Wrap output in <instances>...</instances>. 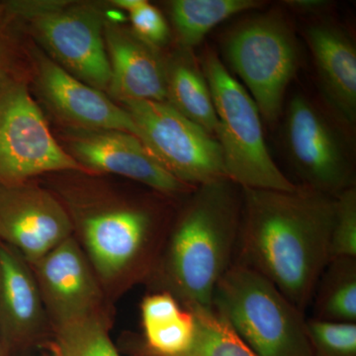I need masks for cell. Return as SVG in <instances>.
Masks as SVG:
<instances>
[{"label":"cell","mask_w":356,"mask_h":356,"mask_svg":"<svg viewBox=\"0 0 356 356\" xmlns=\"http://www.w3.org/2000/svg\"><path fill=\"white\" fill-rule=\"evenodd\" d=\"M241 191L234 262L261 274L305 313L330 261L334 197L304 186Z\"/></svg>","instance_id":"obj_1"},{"label":"cell","mask_w":356,"mask_h":356,"mask_svg":"<svg viewBox=\"0 0 356 356\" xmlns=\"http://www.w3.org/2000/svg\"><path fill=\"white\" fill-rule=\"evenodd\" d=\"M191 195L156 262L159 280L184 308L213 309L215 288L235 261L242 191L222 179Z\"/></svg>","instance_id":"obj_2"},{"label":"cell","mask_w":356,"mask_h":356,"mask_svg":"<svg viewBox=\"0 0 356 356\" xmlns=\"http://www.w3.org/2000/svg\"><path fill=\"white\" fill-rule=\"evenodd\" d=\"M201 67L209 86L227 177L240 188L294 191L298 188L274 163L267 149L261 115L245 86L214 51L206 48Z\"/></svg>","instance_id":"obj_3"},{"label":"cell","mask_w":356,"mask_h":356,"mask_svg":"<svg viewBox=\"0 0 356 356\" xmlns=\"http://www.w3.org/2000/svg\"><path fill=\"white\" fill-rule=\"evenodd\" d=\"M212 306L257 356H313L305 313L247 266L232 264Z\"/></svg>","instance_id":"obj_4"},{"label":"cell","mask_w":356,"mask_h":356,"mask_svg":"<svg viewBox=\"0 0 356 356\" xmlns=\"http://www.w3.org/2000/svg\"><path fill=\"white\" fill-rule=\"evenodd\" d=\"M222 47L261 118L270 125L276 123L299 67V47L291 26L280 13L259 14L236 25Z\"/></svg>","instance_id":"obj_5"},{"label":"cell","mask_w":356,"mask_h":356,"mask_svg":"<svg viewBox=\"0 0 356 356\" xmlns=\"http://www.w3.org/2000/svg\"><path fill=\"white\" fill-rule=\"evenodd\" d=\"M140 140L173 177L196 187L228 179L216 138L168 102H124Z\"/></svg>","instance_id":"obj_6"},{"label":"cell","mask_w":356,"mask_h":356,"mask_svg":"<svg viewBox=\"0 0 356 356\" xmlns=\"http://www.w3.org/2000/svg\"><path fill=\"white\" fill-rule=\"evenodd\" d=\"M51 135L23 84H0V184H18L44 172L84 170Z\"/></svg>","instance_id":"obj_7"},{"label":"cell","mask_w":356,"mask_h":356,"mask_svg":"<svg viewBox=\"0 0 356 356\" xmlns=\"http://www.w3.org/2000/svg\"><path fill=\"white\" fill-rule=\"evenodd\" d=\"M284 140L288 156L304 187L336 197L355 186L343 140L304 95H295L288 104Z\"/></svg>","instance_id":"obj_8"},{"label":"cell","mask_w":356,"mask_h":356,"mask_svg":"<svg viewBox=\"0 0 356 356\" xmlns=\"http://www.w3.org/2000/svg\"><path fill=\"white\" fill-rule=\"evenodd\" d=\"M83 238L91 262L103 278L125 273L142 275L153 266L158 221L145 206H127L88 217Z\"/></svg>","instance_id":"obj_9"},{"label":"cell","mask_w":356,"mask_h":356,"mask_svg":"<svg viewBox=\"0 0 356 356\" xmlns=\"http://www.w3.org/2000/svg\"><path fill=\"white\" fill-rule=\"evenodd\" d=\"M72 224L48 191L18 184H0V242L33 264L70 238Z\"/></svg>","instance_id":"obj_10"},{"label":"cell","mask_w":356,"mask_h":356,"mask_svg":"<svg viewBox=\"0 0 356 356\" xmlns=\"http://www.w3.org/2000/svg\"><path fill=\"white\" fill-rule=\"evenodd\" d=\"M42 43L60 67L98 90L109 88L111 67L103 21L95 7H67L34 20Z\"/></svg>","instance_id":"obj_11"},{"label":"cell","mask_w":356,"mask_h":356,"mask_svg":"<svg viewBox=\"0 0 356 356\" xmlns=\"http://www.w3.org/2000/svg\"><path fill=\"white\" fill-rule=\"evenodd\" d=\"M33 266L44 309L56 327L97 313V281L72 236Z\"/></svg>","instance_id":"obj_12"},{"label":"cell","mask_w":356,"mask_h":356,"mask_svg":"<svg viewBox=\"0 0 356 356\" xmlns=\"http://www.w3.org/2000/svg\"><path fill=\"white\" fill-rule=\"evenodd\" d=\"M72 149L84 168L130 178L166 195L191 193L194 189L173 177L132 134L93 130L74 138Z\"/></svg>","instance_id":"obj_13"},{"label":"cell","mask_w":356,"mask_h":356,"mask_svg":"<svg viewBox=\"0 0 356 356\" xmlns=\"http://www.w3.org/2000/svg\"><path fill=\"white\" fill-rule=\"evenodd\" d=\"M38 81L44 99L65 120L91 130L120 131L142 138L124 107L44 56L38 60Z\"/></svg>","instance_id":"obj_14"},{"label":"cell","mask_w":356,"mask_h":356,"mask_svg":"<svg viewBox=\"0 0 356 356\" xmlns=\"http://www.w3.org/2000/svg\"><path fill=\"white\" fill-rule=\"evenodd\" d=\"M104 40L111 67V95L121 102H166V62L158 48L113 24L104 25Z\"/></svg>","instance_id":"obj_15"},{"label":"cell","mask_w":356,"mask_h":356,"mask_svg":"<svg viewBox=\"0 0 356 356\" xmlns=\"http://www.w3.org/2000/svg\"><path fill=\"white\" fill-rule=\"evenodd\" d=\"M46 318L36 278L25 259L0 242V341L3 350L38 339Z\"/></svg>","instance_id":"obj_16"},{"label":"cell","mask_w":356,"mask_h":356,"mask_svg":"<svg viewBox=\"0 0 356 356\" xmlns=\"http://www.w3.org/2000/svg\"><path fill=\"white\" fill-rule=\"evenodd\" d=\"M305 38L327 104L346 124L356 122V49L348 33L336 23L308 26Z\"/></svg>","instance_id":"obj_17"},{"label":"cell","mask_w":356,"mask_h":356,"mask_svg":"<svg viewBox=\"0 0 356 356\" xmlns=\"http://www.w3.org/2000/svg\"><path fill=\"white\" fill-rule=\"evenodd\" d=\"M182 48V47H181ZM166 102L215 137L217 116L207 79L191 50L166 63Z\"/></svg>","instance_id":"obj_18"},{"label":"cell","mask_w":356,"mask_h":356,"mask_svg":"<svg viewBox=\"0 0 356 356\" xmlns=\"http://www.w3.org/2000/svg\"><path fill=\"white\" fill-rule=\"evenodd\" d=\"M314 320L356 323V257L327 262L312 297Z\"/></svg>","instance_id":"obj_19"},{"label":"cell","mask_w":356,"mask_h":356,"mask_svg":"<svg viewBox=\"0 0 356 356\" xmlns=\"http://www.w3.org/2000/svg\"><path fill=\"white\" fill-rule=\"evenodd\" d=\"M262 6L257 0H175L170 2V13L180 46L192 50L217 25Z\"/></svg>","instance_id":"obj_20"},{"label":"cell","mask_w":356,"mask_h":356,"mask_svg":"<svg viewBox=\"0 0 356 356\" xmlns=\"http://www.w3.org/2000/svg\"><path fill=\"white\" fill-rule=\"evenodd\" d=\"M195 318L189 350L179 356H257L214 309H188Z\"/></svg>","instance_id":"obj_21"},{"label":"cell","mask_w":356,"mask_h":356,"mask_svg":"<svg viewBox=\"0 0 356 356\" xmlns=\"http://www.w3.org/2000/svg\"><path fill=\"white\" fill-rule=\"evenodd\" d=\"M56 356H120L97 313L56 327Z\"/></svg>","instance_id":"obj_22"},{"label":"cell","mask_w":356,"mask_h":356,"mask_svg":"<svg viewBox=\"0 0 356 356\" xmlns=\"http://www.w3.org/2000/svg\"><path fill=\"white\" fill-rule=\"evenodd\" d=\"M145 346L159 356H179L189 350L195 334V318L182 307L172 315L143 324Z\"/></svg>","instance_id":"obj_23"},{"label":"cell","mask_w":356,"mask_h":356,"mask_svg":"<svg viewBox=\"0 0 356 356\" xmlns=\"http://www.w3.org/2000/svg\"><path fill=\"white\" fill-rule=\"evenodd\" d=\"M313 356H356V323H327L307 318Z\"/></svg>","instance_id":"obj_24"},{"label":"cell","mask_w":356,"mask_h":356,"mask_svg":"<svg viewBox=\"0 0 356 356\" xmlns=\"http://www.w3.org/2000/svg\"><path fill=\"white\" fill-rule=\"evenodd\" d=\"M337 257H356V186L334 197L330 261Z\"/></svg>","instance_id":"obj_25"},{"label":"cell","mask_w":356,"mask_h":356,"mask_svg":"<svg viewBox=\"0 0 356 356\" xmlns=\"http://www.w3.org/2000/svg\"><path fill=\"white\" fill-rule=\"evenodd\" d=\"M132 31L146 43L159 48L170 39V27L165 18L156 7L145 1L130 13Z\"/></svg>","instance_id":"obj_26"},{"label":"cell","mask_w":356,"mask_h":356,"mask_svg":"<svg viewBox=\"0 0 356 356\" xmlns=\"http://www.w3.org/2000/svg\"><path fill=\"white\" fill-rule=\"evenodd\" d=\"M6 10L26 18L38 19L48 14L56 13L67 6L63 1H8L4 4Z\"/></svg>","instance_id":"obj_27"},{"label":"cell","mask_w":356,"mask_h":356,"mask_svg":"<svg viewBox=\"0 0 356 356\" xmlns=\"http://www.w3.org/2000/svg\"><path fill=\"white\" fill-rule=\"evenodd\" d=\"M284 3L293 10L304 14L320 13L329 6V2L325 0H289Z\"/></svg>","instance_id":"obj_28"},{"label":"cell","mask_w":356,"mask_h":356,"mask_svg":"<svg viewBox=\"0 0 356 356\" xmlns=\"http://www.w3.org/2000/svg\"><path fill=\"white\" fill-rule=\"evenodd\" d=\"M145 0H115L113 3L118 6L119 8L128 11L129 13H132L136 8L142 6Z\"/></svg>","instance_id":"obj_29"},{"label":"cell","mask_w":356,"mask_h":356,"mask_svg":"<svg viewBox=\"0 0 356 356\" xmlns=\"http://www.w3.org/2000/svg\"><path fill=\"white\" fill-rule=\"evenodd\" d=\"M4 65H6V51H4L3 42L0 38V84L6 81L3 79Z\"/></svg>","instance_id":"obj_30"},{"label":"cell","mask_w":356,"mask_h":356,"mask_svg":"<svg viewBox=\"0 0 356 356\" xmlns=\"http://www.w3.org/2000/svg\"><path fill=\"white\" fill-rule=\"evenodd\" d=\"M134 356H159L158 355H156V353H152L151 350H147L146 346H143L140 350L137 351V353H136Z\"/></svg>","instance_id":"obj_31"},{"label":"cell","mask_w":356,"mask_h":356,"mask_svg":"<svg viewBox=\"0 0 356 356\" xmlns=\"http://www.w3.org/2000/svg\"><path fill=\"white\" fill-rule=\"evenodd\" d=\"M0 356H4L3 348H2L1 341H0Z\"/></svg>","instance_id":"obj_32"}]
</instances>
